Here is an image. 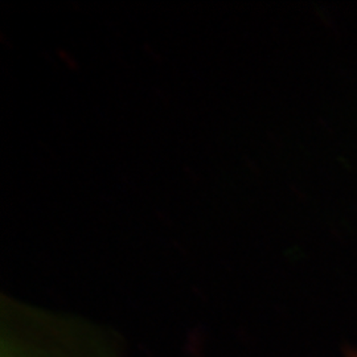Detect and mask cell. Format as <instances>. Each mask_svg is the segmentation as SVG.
<instances>
[{"instance_id":"6da1fadb","label":"cell","mask_w":357,"mask_h":357,"mask_svg":"<svg viewBox=\"0 0 357 357\" xmlns=\"http://www.w3.org/2000/svg\"><path fill=\"white\" fill-rule=\"evenodd\" d=\"M348 357H357V351H349Z\"/></svg>"}]
</instances>
